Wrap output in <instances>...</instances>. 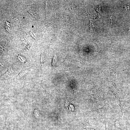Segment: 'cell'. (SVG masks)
Wrapping results in <instances>:
<instances>
[{
    "instance_id": "obj_1",
    "label": "cell",
    "mask_w": 130,
    "mask_h": 130,
    "mask_svg": "<svg viewBox=\"0 0 130 130\" xmlns=\"http://www.w3.org/2000/svg\"><path fill=\"white\" fill-rule=\"evenodd\" d=\"M113 87H113L110 88L109 90L112 92L115 97L117 104L120 109L122 115L123 116V107L121 101L120 95L119 90L117 87L113 86Z\"/></svg>"
},
{
    "instance_id": "obj_2",
    "label": "cell",
    "mask_w": 130,
    "mask_h": 130,
    "mask_svg": "<svg viewBox=\"0 0 130 130\" xmlns=\"http://www.w3.org/2000/svg\"><path fill=\"white\" fill-rule=\"evenodd\" d=\"M109 107L108 104H105L101 107L97 109L98 116L99 118H105L107 110Z\"/></svg>"
},
{
    "instance_id": "obj_3",
    "label": "cell",
    "mask_w": 130,
    "mask_h": 130,
    "mask_svg": "<svg viewBox=\"0 0 130 130\" xmlns=\"http://www.w3.org/2000/svg\"><path fill=\"white\" fill-rule=\"evenodd\" d=\"M114 125L120 130H125L126 128L125 124L121 117L116 119L113 123Z\"/></svg>"
},
{
    "instance_id": "obj_4",
    "label": "cell",
    "mask_w": 130,
    "mask_h": 130,
    "mask_svg": "<svg viewBox=\"0 0 130 130\" xmlns=\"http://www.w3.org/2000/svg\"><path fill=\"white\" fill-rule=\"evenodd\" d=\"M82 129L86 130L93 129L94 130H98V128L96 126H93L90 123L89 118L85 119L81 124Z\"/></svg>"
},
{
    "instance_id": "obj_5",
    "label": "cell",
    "mask_w": 130,
    "mask_h": 130,
    "mask_svg": "<svg viewBox=\"0 0 130 130\" xmlns=\"http://www.w3.org/2000/svg\"><path fill=\"white\" fill-rule=\"evenodd\" d=\"M65 105L68 110L72 113H75L76 112L78 105L72 104L68 100L66 101Z\"/></svg>"
},
{
    "instance_id": "obj_6",
    "label": "cell",
    "mask_w": 130,
    "mask_h": 130,
    "mask_svg": "<svg viewBox=\"0 0 130 130\" xmlns=\"http://www.w3.org/2000/svg\"><path fill=\"white\" fill-rule=\"evenodd\" d=\"M56 56H55L54 57V58L53 59V62L52 63V65L53 66H54V65L55 64V62L56 61Z\"/></svg>"
},
{
    "instance_id": "obj_7",
    "label": "cell",
    "mask_w": 130,
    "mask_h": 130,
    "mask_svg": "<svg viewBox=\"0 0 130 130\" xmlns=\"http://www.w3.org/2000/svg\"><path fill=\"white\" fill-rule=\"evenodd\" d=\"M40 61L42 64H43L44 63L43 58V54H42L41 55V57Z\"/></svg>"
},
{
    "instance_id": "obj_8",
    "label": "cell",
    "mask_w": 130,
    "mask_h": 130,
    "mask_svg": "<svg viewBox=\"0 0 130 130\" xmlns=\"http://www.w3.org/2000/svg\"><path fill=\"white\" fill-rule=\"evenodd\" d=\"M128 102H129L130 108V95L128 97Z\"/></svg>"
},
{
    "instance_id": "obj_9",
    "label": "cell",
    "mask_w": 130,
    "mask_h": 130,
    "mask_svg": "<svg viewBox=\"0 0 130 130\" xmlns=\"http://www.w3.org/2000/svg\"><path fill=\"white\" fill-rule=\"evenodd\" d=\"M112 16H110V22H111V21L112 20Z\"/></svg>"
}]
</instances>
